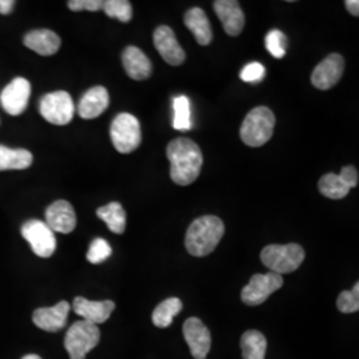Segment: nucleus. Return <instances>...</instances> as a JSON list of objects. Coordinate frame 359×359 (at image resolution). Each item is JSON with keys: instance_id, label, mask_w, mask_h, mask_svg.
Masks as SVG:
<instances>
[{"instance_id": "obj_18", "label": "nucleus", "mask_w": 359, "mask_h": 359, "mask_svg": "<svg viewBox=\"0 0 359 359\" xmlns=\"http://www.w3.org/2000/svg\"><path fill=\"white\" fill-rule=\"evenodd\" d=\"M69 309L71 306L67 301H60L57 305L52 308H40L35 310V313L32 314V321L39 329L44 332L57 333L67 323Z\"/></svg>"}, {"instance_id": "obj_11", "label": "nucleus", "mask_w": 359, "mask_h": 359, "mask_svg": "<svg viewBox=\"0 0 359 359\" xmlns=\"http://www.w3.org/2000/svg\"><path fill=\"white\" fill-rule=\"evenodd\" d=\"M29 96H31L29 81L25 77H15L8 86L1 90L0 104L8 115H22L26 111Z\"/></svg>"}, {"instance_id": "obj_29", "label": "nucleus", "mask_w": 359, "mask_h": 359, "mask_svg": "<svg viewBox=\"0 0 359 359\" xmlns=\"http://www.w3.org/2000/svg\"><path fill=\"white\" fill-rule=\"evenodd\" d=\"M287 39L280 29H271L265 38V46L270 55L276 59H283L286 55Z\"/></svg>"}, {"instance_id": "obj_17", "label": "nucleus", "mask_w": 359, "mask_h": 359, "mask_svg": "<svg viewBox=\"0 0 359 359\" xmlns=\"http://www.w3.org/2000/svg\"><path fill=\"white\" fill-rule=\"evenodd\" d=\"M115 308L114 301H90L83 297H76L72 305L77 316H80L84 321L90 322L96 326L109 320Z\"/></svg>"}, {"instance_id": "obj_25", "label": "nucleus", "mask_w": 359, "mask_h": 359, "mask_svg": "<svg viewBox=\"0 0 359 359\" xmlns=\"http://www.w3.org/2000/svg\"><path fill=\"white\" fill-rule=\"evenodd\" d=\"M241 348L244 359H265L268 341L258 330H249L241 337Z\"/></svg>"}, {"instance_id": "obj_24", "label": "nucleus", "mask_w": 359, "mask_h": 359, "mask_svg": "<svg viewBox=\"0 0 359 359\" xmlns=\"http://www.w3.org/2000/svg\"><path fill=\"white\" fill-rule=\"evenodd\" d=\"M34 156L27 149H11L0 145V170L27 169L32 165Z\"/></svg>"}, {"instance_id": "obj_35", "label": "nucleus", "mask_w": 359, "mask_h": 359, "mask_svg": "<svg viewBox=\"0 0 359 359\" xmlns=\"http://www.w3.org/2000/svg\"><path fill=\"white\" fill-rule=\"evenodd\" d=\"M345 6H346L347 11L351 13L353 16L358 18L359 15V1L358 0H346L345 1Z\"/></svg>"}, {"instance_id": "obj_32", "label": "nucleus", "mask_w": 359, "mask_h": 359, "mask_svg": "<svg viewBox=\"0 0 359 359\" xmlns=\"http://www.w3.org/2000/svg\"><path fill=\"white\" fill-rule=\"evenodd\" d=\"M265 74H266L265 67L258 62H253L250 65H245L240 77L245 83H258V81H262Z\"/></svg>"}, {"instance_id": "obj_27", "label": "nucleus", "mask_w": 359, "mask_h": 359, "mask_svg": "<svg viewBox=\"0 0 359 359\" xmlns=\"http://www.w3.org/2000/svg\"><path fill=\"white\" fill-rule=\"evenodd\" d=\"M173 123L172 127L177 130H189L192 128L191 102L187 96H177L173 99Z\"/></svg>"}, {"instance_id": "obj_12", "label": "nucleus", "mask_w": 359, "mask_h": 359, "mask_svg": "<svg viewBox=\"0 0 359 359\" xmlns=\"http://www.w3.org/2000/svg\"><path fill=\"white\" fill-rule=\"evenodd\" d=\"M184 338L194 359H205L212 346L210 332L200 318H188L182 326Z\"/></svg>"}, {"instance_id": "obj_9", "label": "nucleus", "mask_w": 359, "mask_h": 359, "mask_svg": "<svg viewBox=\"0 0 359 359\" xmlns=\"http://www.w3.org/2000/svg\"><path fill=\"white\" fill-rule=\"evenodd\" d=\"M22 236L26 238L32 252L41 258L51 257L56 250L55 233L44 221L29 219L22 226Z\"/></svg>"}, {"instance_id": "obj_2", "label": "nucleus", "mask_w": 359, "mask_h": 359, "mask_svg": "<svg viewBox=\"0 0 359 359\" xmlns=\"http://www.w3.org/2000/svg\"><path fill=\"white\" fill-rule=\"evenodd\" d=\"M225 233V225L216 216H203L194 219L185 236V246L189 255L205 257L219 244Z\"/></svg>"}, {"instance_id": "obj_15", "label": "nucleus", "mask_w": 359, "mask_h": 359, "mask_svg": "<svg viewBox=\"0 0 359 359\" xmlns=\"http://www.w3.org/2000/svg\"><path fill=\"white\" fill-rule=\"evenodd\" d=\"M48 228L53 233L68 234L76 228V213L74 206L65 200H57L47 208L46 210V221Z\"/></svg>"}, {"instance_id": "obj_31", "label": "nucleus", "mask_w": 359, "mask_h": 359, "mask_svg": "<svg viewBox=\"0 0 359 359\" xmlns=\"http://www.w3.org/2000/svg\"><path fill=\"white\" fill-rule=\"evenodd\" d=\"M112 255V248L104 238H95L90 244L87 259L90 264H102Z\"/></svg>"}, {"instance_id": "obj_36", "label": "nucleus", "mask_w": 359, "mask_h": 359, "mask_svg": "<svg viewBox=\"0 0 359 359\" xmlns=\"http://www.w3.org/2000/svg\"><path fill=\"white\" fill-rule=\"evenodd\" d=\"M22 359H41L36 354H28V355H25Z\"/></svg>"}, {"instance_id": "obj_7", "label": "nucleus", "mask_w": 359, "mask_h": 359, "mask_svg": "<svg viewBox=\"0 0 359 359\" xmlns=\"http://www.w3.org/2000/svg\"><path fill=\"white\" fill-rule=\"evenodd\" d=\"M40 115L53 126H67L75 115V104L65 90L47 93L40 100Z\"/></svg>"}, {"instance_id": "obj_20", "label": "nucleus", "mask_w": 359, "mask_h": 359, "mask_svg": "<svg viewBox=\"0 0 359 359\" xmlns=\"http://www.w3.org/2000/svg\"><path fill=\"white\" fill-rule=\"evenodd\" d=\"M123 65L126 72L133 80H145L152 75V63L144 52L135 47L129 46L123 52Z\"/></svg>"}, {"instance_id": "obj_16", "label": "nucleus", "mask_w": 359, "mask_h": 359, "mask_svg": "<svg viewBox=\"0 0 359 359\" xmlns=\"http://www.w3.org/2000/svg\"><path fill=\"white\" fill-rule=\"evenodd\" d=\"M213 10L221 20L224 31L229 36H237L245 27L244 11L236 0H217L213 3Z\"/></svg>"}, {"instance_id": "obj_28", "label": "nucleus", "mask_w": 359, "mask_h": 359, "mask_svg": "<svg viewBox=\"0 0 359 359\" xmlns=\"http://www.w3.org/2000/svg\"><path fill=\"white\" fill-rule=\"evenodd\" d=\"M103 11L107 16L117 19L123 23H128L132 20V4L128 0H107L104 1Z\"/></svg>"}, {"instance_id": "obj_14", "label": "nucleus", "mask_w": 359, "mask_h": 359, "mask_svg": "<svg viewBox=\"0 0 359 359\" xmlns=\"http://www.w3.org/2000/svg\"><path fill=\"white\" fill-rule=\"evenodd\" d=\"M154 41L156 50L168 65H180L185 62V52L170 27H157L154 34Z\"/></svg>"}, {"instance_id": "obj_19", "label": "nucleus", "mask_w": 359, "mask_h": 359, "mask_svg": "<svg viewBox=\"0 0 359 359\" xmlns=\"http://www.w3.org/2000/svg\"><path fill=\"white\" fill-rule=\"evenodd\" d=\"M109 107V95L104 87H93L87 90L80 99L77 105V114L83 118H96L103 115L105 109Z\"/></svg>"}, {"instance_id": "obj_33", "label": "nucleus", "mask_w": 359, "mask_h": 359, "mask_svg": "<svg viewBox=\"0 0 359 359\" xmlns=\"http://www.w3.org/2000/svg\"><path fill=\"white\" fill-rule=\"evenodd\" d=\"M104 1L102 0H71L68 1V8L71 11H100L103 10Z\"/></svg>"}, {"instance_id": "obj_6", "label": "nucleus", "mask_w": 359, "mask_h": 359, "mask_svg": "<svg viewBox=\"0 0 359 359\" xmlns=\"http://www.w3.org/2000/svg\"><path fill=\"white\" fill-rule=\"evenodd\" d=\"M111 139L120 154H130L142 144V128L139 120L130 114H120L111 126Z\"/></svg>"}, {"instance_id": "obj_13", "label": "nucleus", "mask_w": 359, "mask_h": 359, "mask_svg": "<svg viewBox=\"0 0 359 359\" xmlns=\"http://www.w3.org/2000/svg\"><path fill=\"white\" fill-rule=\"evenodd\" d=\"M344 69V57L339 53H332L314 68L311 74V84L318 90H330L341 80Z\"/></svg>"}, {"instance_id": "obj_21", "label": "nucleus", "mask_w": 359, "mask_h": 359, "mask_svg": "<svg viewBox=\"0 0 359 359\" xmlns=\"http://www.w3.org/2000/svg\"><path fill=\"white\" fill-rule=\"evenodd\" d=\"M27 48L36 52L41 56H52L60 48V38L51 29H34L25 36Z\"/></svg>"}, {"instance_id": "obj_23", "label": "nucleus", "mask_w": 359, "mask_h": 359, "mask_svg": "<svg viewBox=\"0 0 359 359\" xmlns=\"http://www.w3.org/2000/svg\"><path fill=\"white\" fill-rule=\"evenodd\" d=\"M96 215L103 219L112 233L123 234L126 231L127 213L120 203H109L108 205L102 206L96 210Z\"/></svg>"}, {"instance_id": "obj_8", "label": "nucleus", "mask_w": 359, "mask_h": 359, "mask_svg": "<svg viewBox=\"0 0 359 359\" xmlns=\"http://www.w3.org/2000/svg\"><path fill=\"white\" fill-rule=\"evenodd\" d=\"M283 285V276L269 271L266 274H255L241 292V299L245 305L257 306L264 304L270 295Z\"/></svg>"}, {"instance_id": "obj_5", "label": "nucleus", "mask_w": 359, "mask_h": 359, "mask_svg": "<svg viewBox=\"0 0 359 359\" xmlns=\"http://www.w3.org/2000/svg\"><path fill=\"white\" fill-rule=\"evenodd\" d=\"M99 326L90 322L77 321L65 334V347L71 359H86L90 350L99 345Z\"/></svg>"}, {"instance_id": "obj_26", "label": "nucleus", "mask_w": 359, "mask_h": 359, "mask_svg": "<svg viewBox=\"0 0 359 359\" xmlns=\"http://www.w3.org/2000/svg\"><path fill=\"white\" fill-rule=\"evenodd\" d=\"M181 310H182V302L179 298L172 297V298H168L165 301H163L160 305H157V308L154 309V314H152L154 326H157L160 329H165L168 326H170L173 318L179 314Z\"/></svg>"}, {"instance_id": "obj_34", "label": "nucleus", "mask_w": 359, "mask_h": 359, "mask_svg": "<svg viewBox=\"0 0 359 359\" xmlns=\"http://www.w3.org/2000/svg\"><path fill=\"white\" fill-rule=\"evenodd\" d=\"M13 6H15L13 0H0V13L10 15L13 13Z\"/></svg>"}, {"instance_id": "obj_22", "label": "nucleus", "mask_w": 359, "mask_h": 359, "mask_svg": "<svg viewBox=\"0 0 359 359\" xmlns=\"http://www.w3.org/2000/svg\"><path fill=\"white\" fill-rule=\"evenodd\" d=\"M184 23L192 32L193 36L196 38L198 44H201V46L210 44V41L213 39L212 27H210L206 13L201 8L194 7L189 11H187V13L184 15Z\"/></svg>"}, {"instance_id": "obj_4", "label": "nucleus", "mask_w": 359, "mask_h": 359, "mask_svg": "<svg viewBox=\"0 0 359 359\" xmlns=\"http://www.w3.org/2000/svg\"><path fill=\"white\" fill-rule=\"evenodd\" d=\"M305 259V250L298 244L268 245L261 252L262 264L273 273L286 274L298 269Z\"/></svg>"}, {"instance_id": "obj_10", "label": "nucleus", "mask_w": 359, "mask_h": 359, "mask_svg": "<svg viewBox=\"0 0 359 359\" xmlns=\"http://www.w3.org/2000/svg\"><path fill=\"white\" fill-rule=\"evenodd\" d=\"M358 170L357 168H342L339 175L335 173H326L318 181V189L320 192L332 200H341L346 197L351 188H355L358 185Z\"/></svg>"}, {"instance_id": "obj_1", "label": "nucleus", "mask_w": 359, "mask_h": 359, "mask_svg": "<svg viewBox=\"0 0 359 359\" xmlns=\"http://www.w3.org/2000/svg\"><path fill=\"white\" fill-rule=\"evenodd\" d=\"M167 157L170 163V179L180 187L191 185L198 179L204 157L200 147L187 137L169 142Z\"/></svg>"}, {"instance_id": "obj_3", "label": "nucleus", "mask_w": 359, "mask_h": 359, "mask_svg": "<svg viewBox=\"0 0 359 359\" xmlns=\"http://www.w3.org/2000/svg\"><path fill=\"white\" fill-rule=\"evenodd\" d=\"M276 126V117L268 107H257L244 118L240 129L241 140L248 147H262L269 142Z\"/></svg>"}, {"instance_id": "obj_30", "label": "nucleus", "mask_w": 359, "mask_h": 359, "mask_svg": "<svg viewBox=\"0 0 359 359\" xmlns=\"http://www.w3.org/2000/svg\"><path fill=\"white\" fill-rule=\"evenodd\" d=\"M337 308L341 313H355L359 310V283L348 292H342L337 299Z\"/></svg>"}]
</instances>
